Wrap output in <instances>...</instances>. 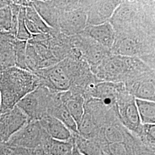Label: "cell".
<instances>
[{
    "instance_id": "obj_28",
    "label": "cell",
    "mask_w": 155,
    "mask_h": 155,
    "mask_svg": "<svg viewBox=\"0 0 155 155\" xmlns=\"http://www.w3.org/2000/svg\"><path fill=\"white\" fill-rule=\"evenodd\" d=\"M32 155H51L42 148L32 150Z\"/></svg>"
},
{
    "instance_id": "obj_26",
    "label": "cell",
    "mask_w": 155,
    "mask_h": 155,
    "mask_svg": "<svg viewBox=\"0 0 155 155\" xmlns=\"http://www.w3.org/2000/svg\"><path fill=\"white\" fill-rule=\"evenodd\" d=\"M9 147V150L8 155H32V150L21 147Z\"/></svg>"
},
{
    "instance_id": "obj_13",
    "label": "cell",
    "mask_w": 155,
    "mask_h": 155,
    "mask_svg": "<svg viewBox=\"0 0 155 155\" xmlns=\"http://www.w3.org/2000/svg\"><path fill=\"white\" fill-rule=\"evenodd\" d=\"M28 122L26 115L16 106L0 117V146L6 144L12 136Z\"/></svg>"
},
{
    "instance_id": "obj_30",
    "label": "cell",
    "mask_w": 155,
    "mask_h": 155,
    "mask_svg": "<svg viewBox=\"0 0 155 155\" xmlns=\"http://www.w3.org/2000/svg\"><path fill=\"white\" fill-rule=\"evenodd\" d=\"M11 1H0V8L9 5Z\"/></svg>"
},
{
    "instance_id": "obj_31",
    "label": "cell",
    "mask_w": 155,
    "mask_h": 155,
    "mask_svg": "<svg viewBox=\"0 0 155 155\" xmlns=\"http://www.w3.org/2000/svg\"><path fill=\"white\" fill-rule=\"evenodd\" d=\"M6 33H2V32H0V41L1 40V39H2L4 34Z\"/></svg>"
},
{
    "instance_id": "obj_27",
    "label": "cell",
    "mask_w": 155,
    "mask_h": 155,
    "mask_svg": "<svg viewBox=\"0 0 155 155\" xmlns=\"http://www.w3.org/2000/svg\"><path fill=\"white\" fill-rule=\"evenodd\" d=\"M9 147L5 144L0 146V155H8Z\"/></svg>"
},
{
    "instance_id": "obj_20",
    "label": "cell",
    "mask_w": 155,
    "mask_h": 155,
    "mask_svg": "<svg viewBox=\"0 0 155 155\" xmlns=\"http://www.w3.org/2000/svg\"><path fill=\"white\" fill-rule=\"evenodd\" d=\"M72 139L78 150L84 155H108L94 140L84 138L78 134H73Z\"/></svg>"
},
{
    "instance_id": "obj_15",
    "label": "cell",
    "mask_w": 155,
    "mask_h": 155,
    "mask_svg": "<svg viewBox=\"0 0 155 155\" xmlns=\"http://www.w3.org/2000/svg\"><path fill=\"white\" fill-rule=\"evenodd\" d=\"M82 32L110 51L116 38L115 31L109 22L97 25H87Z\"/></svg>"
},
{
    "instance_id": "obj_22",
    "label": "cell",
    "mask_w": 155,
    "mask_h": 155,
    "mask_svg": "<svg viewBox=\"0 0 155 155\" xmlns=\"http://www.w3.org/2000/svg\"><path fill=\"white\" fill-rule=\"evenodd\" d=\"M27 41L15 39L13 41L15 67L27 70L26 65V48Z\"/></svg>"
},
{
    "instance_id": "obj_8",
    "label": "cell",
    "mask_w": 155,
    "mask_h": 155,
    "mask_svg": "<svg viewBox=\"0 0 155 155\" xmlns=\"http://www.w3.org/2000/svg\"><path fill=\"white\" fill-rule=\"evenodd\" d=\"M72 48L78 50L83 60L91 68L95 69L111 54L110 51L99 45L83 32L71 36Z\"/></svg>"
},
{
    "instance_id": "obj_18",
    "label": "cell",
    "mask_w": 155,
    "mask_h": 155,
    "mask_svg": "<svg viewBox=\"0 0 155 155\" xmlns=\"http://www.w3.org/2000/svg\"><path fill=\"white\" fill-rule=\"evenodd\" d=\"M16 37L11 33L4 34L0 41V72L15 67L13 41Z\"/></svg>"
},
{
    "instance_id": "obj_5",
    "label": "cell",
    "mask_w": 155,
    "mask_h": 155,
    "mask_svg": "<svg viewBox=\"0 0 155 155\" xmlns=\"http://www.w3.org/2000/svg\"><path fill=\"white\" fill-rule=\"evenodd\" d=\"M86 27L85 1H61L56 31L71 36L82 32Z\"/></svg>"
},
{
    "instance_id": "obj_12",
    "label": "cell",
    "mask_w": 155,
    "mask_h": 155,
    "mask_svg": "<svg viewBox=\"0 0 155 155\" xmlns=\"http://www.w3.org/2000/svg\"><path fill=\"white\" fill-rule=\"evenodd\" d=\"M127 92L136 98L155 102V70L124 83Z\"/></svg>"
},
{
    "instance_id": "obj_10",
    "label": "cell",
    "mask_w": 155,
    "mask_h": 155,
    "mask_svg": "<svg viewBox=\"0 0 155 155\" xmlns=\"http://www.w3.org/2000/svg\"><path fill=\"white\" fill-rule=\"evenodd\" d=\"M48 136L39 121H28L24 127L12 136L6 144L35 150L41 148L45 139Z\"/></svg>"
},
{
    "instance_id": "obj_32",
    "label": "cell",
    "mask_w": 155,
    "mask_h": 155,
    "mask_svg": "<svg viewBox=\"0 0 155 155\" xmlns=\"http://www.w3.org/2000/svg\"><path fill=\"white\" fill-rule=\"evenodd\" d=\"M1 113H0V117H1Z\"/></svg>"
},
{
    "instance_id": "obj_6",
    "label": "cell",
    "mask_w": 155,
    "mask_h": 155,
    "mask_svg": "<svg viewBox=\"0 0 155 155\" xmlns=\"http://www.w3.org/2000/svg\"><path fill=\"white\" fill-rule=\"evenodd\" d=\"M114 111L122 125L135 137H138L143 124L139 117L136 98L127 92L124 84L118 95Z\"/></svg>"
},
{
    "instance_id": "obj_21",
    "label": "cell",
    "mask_w": 155,
    "mask_h": 155,
    "mask_svg": "<svg viewBox=\"0 0 155 155\" xmlns=\"http://www.w3.org/2000/svg\"><path fill=\"white\" fill-rule=\"evenodd\" d=\"M140 121L144 124H155V102L136 99Z\"/></svg>"
},
{
    "instance_id": "obj_25",
    "label": "cell",
    "mask_w": 155,
    "mask_h": 155,
    "mask_svg": "<svg viewBox=\"0 0 155 155\" xmlns=\"http://www.w3.org/2000/svg\"><path fill=\"white\" fill-rule=\"evenodd\" d=\"M25 7L20 6V9L18 16V25L17 31L16 39L24 41H28L32 38L29 32L25 23Z\"/></svg>"
},
{
    "instance_id": "obj_11",
    "label": "cell",
    "mask_w": 155,
    "mask_h": 155,
    "mask_svg": "<svg viewBox=\"0 0 155 155\" xmlns=\"http://www.w3.org/2000/svg\"><path fill=\"white\" fill-rule=\"evenodd\" d=\"M121 1H85L87 26L97 25L109 22Z\"/></svg>"
},
{
    "instance_id": "obj_24",
    "label": "cell",
    "mask_w": 155,
    "mask_h": 155,
    "mask_svg": "<svg viewBox=\"0 0 155 155\" xmlns=\"http://www.w3.org/2000/svg\"><path fill=\"white\" fill-rule=\"evenodd\" d=\"M12 19L13 15L10 4L0 8V32L11 33Z\"/></svg>"
},
{
    "instance_id": "obj_19",
    "label": "cell",
    "mask_w": 155,
    "mask_h": 155,
    "mask_svg": "<svg viewBox=\"0 0 155 155\" xmlns=\"http://www.w3.org/2000/svg\"><path fill=\"white\" fill-rule=\"evenodd\" d=\"M73 145V139L71 141H63L52 139L48 136L41 148L51 155H72Z\"/></svg>"
},
{
    "instance_id": "obj_29",
    "label": "cell",
    "mask_w": 155,
    "mask_h": 155,
    "mask_svg": "<svg viewBox=\"0 0 155 155\" xmlns=\"http://www.w3.org/2000/svg\"><path fill=\"white\" fill-rule=\"evenodd\" d=\"M74 143V142H73ZM72 155H84L82 153H81L79 150H78L77 148L74 144L73 145V148H72Z\"/></svg>"
},
{
    "instance_id": "obj_14",
    "label": "cell",
    "mask_w": 155,
    "mask_h": 155,
    "mask_svg": "<svg viewBox=\"0 0 155 155\" xmlns=\"http://www.w3.org/2000/svg\"><path fill=\"white\" fill-rule=\"evenodd\" d=\"M59 96L61 102L78 125L84 110L85 99L83 95L75 90L69 89L59 93Z\"/></svg>"
},
{
    "instance_id": "obj_17",
    "label": "cell",
    "mask_w": 155,
    "mask_h": 155,
    "mask_svg": "<svg viewBox=\"0 0 155 155\" xmlns=\"http://www.w3.org/2000/svg\"><path fill=\"white\" fill-rule=\"evenodd\" d=\"M25 23L29 32L32 36L49 33L53 30L52 28L47 25L36 11L32 1H30L29 4L25 6Z\"/></svg>"
},
{
    "instance_id": "obj_7",
    "label": "cell",
    "mask_w": 155,
    "mask_h": 155,
    "mask_svg": "<svg viewBox=\"0 0 155 155\" xmlns=\"http://www.w3.org/2000/svg\"><path fill=\"white\" fill-rule=\"evenodd\" d=\"M55 93L45 86H39L20 100L16 106L28 117V121H39L47 116L50 104Z\"/></svg>"
},
{
    "instance_id": "obj_4",
    "label": "cell",
    "mask_w": 155,
    "mask_h": 155,
    "mask_svg": "<svg viewBox=\"0 0 155 155\" xmlns=\"http://www.w3.org/2000/svg\"><path fill=\"white\" fill-rule=\"evenodd\" d=\"M110 52L114 55L138 58L155 69V35L143 32L117 33Z\"/></svg>"
},
{
    "instance_id": "obj_16",
    "label": "cell",
    "mask_w": 155,
    "mask_h": 155,
    "mask_svg": "<svg viewBox=\"0 0 155 155\" xmlns=\"http://www.w3.org/2000/svg\"><path fill=\"white\" fill-rule=\"evenodd\" d=\"M39 121L51 138L63 141H68L72 140L73 133L64 124L55 117L46 116Z\"/></svg>"
},
{
    "instance_id": "obj_23",
    "label": "cell",
    "mask_w": 155,
    "mask_h": 155,
    "mask_svg": "<svg viewBox=\"0 0 155 155\" xmlns=\"http://www.w3.org/2000/svg\"><path fill=\"white\" fill-rule=\"evenodd\" d=\"M139 138L148 150L155 152V124H144Z\"/></svg>"
},
{
    "instance_id": "obj_9",
    "label": "cell",
    "mask_w": 155,
    "mask_h": 155,
    "mask_svg": "<svg viewBox=\"0 0 155 155\" xmlns=\"http://www.w3.org/2000/svg\"><path fill=\"white\" fill-rule=\"evenodd\" d=\"M32 73L39 78L40 86L52 91L61 93L68 90L71 87L70 79L63 61Z\"/></svg>"
},
{
    "instance_id": "obj_2",
    "label": "cell",
    "mask_w": 155,
    "mask_h": 155,
    "mask_svg": "<svg viewBox=\"0 0 155 155\" xmlns=\"http://www.w3.org/2000/svg\"><path fill=\"white\" fill-rule=\"evenodd\" d=\"M40 86L32 72L13 67L0 72V113L12 110L25 95Z\"/></svg>"
},
{
    "instance_id": "obj_1",
    "label": "cell",
    "mask_w": 155,
    "mask_h": 155,
    "mask_svg": "<svg viewBox=\"0 0 155 155\" xmlns=\"http://www.w3.org/2000/svg\"><path fill=\"white\" fill-rule=\"evenodd\" d=\"M109 22L116 34L144 32L155 35V1H121Z\"/></svg>"
},
{
    "instance_id": "obj_3",
    "label": "cell",
    "mask_w": 155,
    "mask_h": 155,
    "mask_svg": "<svg viewBox=\"0 0 155 155\" xmlns=\"http://www.w3.org/2000/svg\"><path fill=\"white\" fill-rule=\"evenodd\" d=\"M152 70L138 58L111 54L91 71L101 81L125 83Z\"/></svg>"
}]
</instances>
